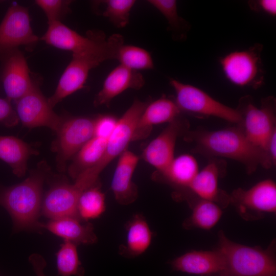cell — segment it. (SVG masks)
Listing matches in <instances>:
<instances>
[{
  "label": "cell",
  "mask_w": 276,
  "mask_h": 276,
  "mask_svg": "<svg viewBox=\"0 0 276 276\" xmlns=\"http://www.w3.org/2000/svg\"><path fill=\"white\" fill-rule=\"evenodd\" d=\"M170 84L175 91V101L181 112L198 117L214 116L232 123H242V115L237 109L222 104L198 87L172 78Z\"/></svg>",
  "instance_id": "8992f818"
},
{
  "label": "cell",
  "mask_w": 276,
  "mask_h": 276,
  "mask_svg": "<svg viewBox=\"0 0 276 276\" xmlns=\"http://www.w3.org/2000/svg\"><path fill=\"white\" fill-rule=\"evenodd\" d=\"M106 210L105 194L100 182L88 188L80 194L77 204L80 219L87 221L99 217Z\"/></svg>",
  "instance_id": "83f0119b"
},
{
  "label": "cell",
  "mask_w": 276,
  "mask_h": 276,
  "mask_svg": "<svg viewBox=\"0 0 276 276\" xmlns=\"http://www.w3.org/2000/svg\"><path fill=\"white\" fill-rule=\"evenodd\" d=\"M37 152L29 144L14 136H0V159L8 164L18 177L25 175L28 160Z\"/></svg>",
  "instance_id": "603a6c76"
},
{
  "label": "cell",
  "mask_w": 276,
  "mask_h": 276,
  "mask_svg": "<svg viewBox=\"0 0 276 276\" xmlns=\"http://www.w3.org/2000/svg\"><path fill=\"white\" fill-rule=\"evenodd\" d=\"M19 122L15 110L9 100L0 98V123L8 127L14 126Z\"/></svg>",
  "instance_id": "e575fe53"
},
{
  "label": "cell",
  "mask_w": 276,
  "mask_h": 276,
  "mask_svg": "<svg viewBox=\"0 0 276 276\" xmlns=\"http://www.w3.org/2000/svg\"><path fill=\"white\" fill-rule=\"evenodd\" d=\"M38 39L32 30L27 8L11 6L0 24V54H6L20 45L31 47Z\"/></svg>",
  "instance_id": "7c38bea8"
},
{
  "label": "cell",
  "mask_w": 276,
  "mask_h": 276,
  "mask_svg": "<svg viewBox=\"0 0 276 276\" xmlns=\"http://www.w3.org/2000/svg\"><path fill=\"white\" fill-rule=\"evenodd\" d=\"M117 60L120 64L137 71L151 70L154 67L150 53L139 47L123 44L119 50Z\"/></svg>",
  "instance_id": "4dcf8cb0"
},
{
  "label": "cell",
  "mask_w": 276,
  "mask_h": 276,
  "mask_svg": "<svg viewBox=\"0 0 276 276\" xmlns=\"http://www.w3.org/2000/svg\"><path fill=\"white\" fill-rule=\"evenodd\" d=\"M108 140L93 136L73 157L68 168L69 175L74 180L85 171L94 166L102 157Z\"/></svg>",
  "instance_id": "484cf974"
},
{
  "label": "cell",
  "mask_w": 276,
  "mask_h": 276,
  "mask_svg": "<svg viewBox=\"0 0 276 276\" xmlns=\"http://www.w3.org/2000/svg\"><path fill=\"white\" fill-rule=\"evenodd\" d=\"M48 175L49 169L42 163L21 182L0 188V205L10 215L15 231L41 229L38 219L41 215L43 186Z\"/></svg>",
  "instance_id": "7a4b0ae2"
},
{
  "label": "cell",
  "mask_w": 276,
  "mask_h": 276,
  "mask_svg": "<svg viewBox=\"0 0 276 276\" xmlns=\"http://www.w3.org/2000/svg\"><path fill=\"white\" fill-rule=\"evenodd\" d=\"M188 121L180 116L168 124L167 127L145 148L142 158L145 161L161 171L174 158L176 141L180 133L188 128Z\"/></svg>",
  "instance_id": "5bb4252c"
},
{
  "label": "cell",
  "mask_w": 276,
  "mask_h": 276,
  "mask_svg": "<svg viewBox=\"0 0 276 276\" xmlns=\"http://www.w3.org/2000/svg\"><path fill=\"white\" fill-rule=\"evenodd\" d=\"M139 157L126 150L120 156L113 175L111 189L115 199L120 204L128 205L138 197V189L132 178Z\"/></svg>",
  "instance_id": "e0dca14e"
},
{
  "label": "cell",
  "mask_w": 276,
  "mask_h": 276,
  "mask_svg": "<svg viewBox=\"0 0 276 276\" xmlns=\"http://www.w3.org/2000/svg\"><path fill=\"white\" fill-rule=\"evenodd\" d=\"M222 214L221 207L217 203L200 199L193 205L191 216L185 221V228H198L209 230L219 221Z\"/></svg>",
  "instance_id": "4316f807"
},
{
  "label": "cell",
  "mask_w": 276,
  "mask_h": 276,
  "mask_svg": "<svg viewBox=\"0 0 276 276\" xmlns=\"http://www.w3.org/2000/svg\"><path fill=\"white\" fill-rule=\"evenodd\" d=\"M126 241L120 249L126 257H137L150 246L152 233L145 218L140 214L134 215L126 225Z\"/></svg>",
  "instance_id": "d4e9b609"
},
{
  "label": "cell",
  "mask_w": 276,
  "mask_h": 276,
  "mask_svg": "<svg viewBox=\"0 0 276 276\" xmlns=\"http://www.w3.org/2000/svg\"><path fill=\"white\" fill-rule=\"evenodd\" d=\"M150 100H135L121 118L109 138L104 154L99 162L93 167L80 174L75 180L76 184L85 190L98 182L102 171L115 158L126 151L133 141L136 124Z\"/></svg>",
  "instance_id": "5b68a950"
},
{
  "label": "cell",
  "mask_w": 276,
  "mask_h": 276,
  "mask_svg": "<svg viewBox=\"0 0 276 276\" xmlns=\"http://www.w3.org/2000/svg\"><path fill=\"white\" fill-rule=\"evenodd\" d=\"M275 101L269 97L262 100L261 107H257L250 97L242 98L237 109L242 117L243 132L255 147L267 152L269 140L275 131Z\"/></svg>",
  "instance_id": "52a82bcc"
},
{
  "label": "cell",
  "mask_w": 276,
  "mask_h": 276,
  "mask_svg": "<svg viewBox=\"0 0 276 276\" xmlns=\"http://www.w3.org/2000/svg\"><path fill=\"white\" fill-rule=\"evenodd\" d=\"M248 5L253 11L262 12L272 16L276 15L275 0L250 1Z\"/></svg>",
  "instance_id": "d590c367"
},
{
  "label": "cell",
  "mask_w": 276,
  "mask_h": 276,
  "mask_svg": "<svg viewBox=\"0 0 276 276\" xmlns=\"http://www.w3.org/2000/svg\"><path fill=\"white\" fill-rule=\"evenodd\" d=\"M263 45L256 43L248 49L232 52L220 59L226 78L240 86L258 88L264 83L261 52Z\"/></svg>",
  "instance_id": "ba28073f"
},
{
  "label": "cell",
  "mask_w": 276,
  "mask_h": 276,
  "mask_svg": "<svg viewBox=\"0 0 276 276\" xmlns=\"http://www.w3.org/2000/svg\"><path fill=\"white\" fill-rule=\"evenodd\" d=\"M220 174L216 163L212 162L198 172L189 188L201 199L213 201L220 206H226L229 202V196L218 188Z\"/></svg>",
  "instance_id": "7402d4cb"
},
{
  "label": "cell",
  "mask_w": 276,
  "mask_h": 276,
  "mask_svg": "<svg viewBox=\"0 0 276 276\" xmlns=\"http://www.w3.org/2000/svg\"><path fill=\"white\" fill-rule=\"evenodd\" d=\"M196 160L191 155L184 154L174 157L154 178L176 187L188 188L198 172Z\"/></svg>",
  "instance_id": "cb8c5ba5"
},
{
  "label": "cell",
  "mask_w": 276,
  "mask_h": 276,
  "mask_svg": "<svg viewBox=\"0 0 276 276\" xmlns=\"http://www.w3.org/2000/svg\"><path fill=\"white\" fill-rule=\"evenodd\" d=\"M187 133L188 140L195 143L196 152L238 160L244 165L249 173L255 171L259 165L268 168L272 164L268 153L254 146L242 129L229 128Z\"/></svg>",
  "instance_id": "6da1fadb"
},
{
  "label": "cell",
  "mask_w": 276,
  "mask_h": 276,
  "mask_svg": "<svg viewBox=\"0 0 276 276\" xmlns=\"http://www.w3.org/2000/svg\"><path fill=\"white\" fill-rule=\"evenodd\" d=\"M105 8L102 15L118 28L125 27L129 22L130 13L134 0H105L100 1Z\"/></svg>",
  "instance_id": "1f68e13d"
},
{
  "label": "cell",
  "mask_w": 276,
  "mask_h": 276,
  "mask_svg": "<svg viewBox=\"0 0 276 276\" xmlns=\"http://www.w3.org/2000/svg\"><path fill=\"white\" fill-rule=\"evenodd\" d=\"M5 55L2 73L4 89L9 101H16L28 93L35 83L26 59L20 51L14 50Z\"/></svg>",
  "instance_id": "2e32d148"
},
{
  "label": "cell",
  "mask_w": 276,
  "mask_h": 276,
  "mask_svg": "<svg viewBox=\"0 0 276 276\" xmlns=\"http://www.w3.org/2000/svg\"><path fill=\"white\" fill-rule=\"evenodd\" d=\"M15 102L19 121L28 128L44 126L57 133L65 120L53 111L36 84Z\"/></svg>",
  "instance_id": "8fae6325"
},
{
  "label": "cell",
  "mask_w": 276,
  "mask_h": 276,
  "mask_svg": "<svg viewBox=\"0 0 276 276\" xmlns=\"http://www.w3.org/2000/svg\"><path fill=\"white\" fill-rule=\"evenodd\" d=\"M275 139H276V132L275 131L272 134L267 147V152L273 164L275 163Z\"/></svg>",
  "instance_id": "74e56055"
},
{
  "label": "cell",
  "mask_w": 276,
  "mask_h": 276,
  "mask_svg": "<svg viewBox=\"0 0 276 276\" xmlns=\"http://www.w3.org/2000/svg\"><path fill=\"white\" fill-rule=\"evenodd\" d=\"M118 119L110 115H101L95 118L94 136L108 140L114 130Z\"/></svg>",
  "instance_id": "836d02e7"
},
{
  "label": "cell",
  "mask_w": 276,
  "mask_h": 276,
  "mask_svg": "<svg viewBox=\"0 0 276 276\" xmlns=\"http://www.w3.org/2000/svg\"><path fill=\"white\" fill-rule=\"evenodd\" d=\"M180 113L175 100L167 97L150 102L136 124L133 141L147 138L153 125L169 123L180 116Z\"/></svg>",
  "instance_id": "d6986e66"
},
{
  "label": "cell",
  "mask_w": 276,
  "mask_h": 276,
  "mask_svg": "<svg viewBox=\"0 0 276 276\" xmlns=\"http://www.w3.org/2000/svg\"><path fill=\"white\" fill-rule=\"evenodd\" d=\"M36 276H45L44 269L47 262L44 258L38 254H33L29 258Z\"/></svg>",
  "instance_id": "8d00e7d4"
},
{
  "label": "cell",
  "mask_w": 276,
  "mask_h": 276,
  "mask_svg": "<svg viewBox=\"0 0 276 276\" xmlns=\"http://www.w3.org/2000/svg\"><path fill=\"white\" fill-rule=\"evenodd\" d=\"M81 194L74 183L63 180L54 182L43 196L41 215L50 219L63 217L80 219L77 204Z\"/></svg>",
  "instance_id": "9a60e30c"
},
{
  "label": "cell",
  "mask_w": 276,
  "mask_h": 276,
  "mask_svg": "<svg viewBox=\"0 0 276 276\" xmlns=\"http://www.w3.org/2000/svg\"><path fill=\"white\" fill-rule=\"evenodd\" d=\"M157 9L165 17L168 24V29L175 40H184L190 29V25L177 12V2L175 0H149L147 1Z\"/></svg>",
  "instance_id": "f1b7e54d"
},
{
  "label": "cell",
  "mask_w": 276,
  "mask_h": 276,
  "mask_svg": "<svg viewBox=\"0 0 276 276\" xmlns=\"http://www.w3.org/2000/svg\"><path fill=\"white\" fill-rule=\"evenodd\" d=\"M173 270L190 274L205 275L219 274L224 268L223 258L218 249L188 252L173 260Z\"/></svg>",
  "instance_id": "ffe728a7"
},
{
  "label": "cell",
  "mask_w": 276,
  "mask_h": 276,
  "mask_svg": "<svg viewBox=\"0 0 276 276\" xmlns=\"http://www.w3.org/2000/svg\"><path fill=\"white\" fill-rule=\"evenodd\" d=\"M238 212L246 220L258 219L276 211V186L271 180L262 181L248 190L239 188L229 196Z\"/></svg>",
  "instance_id": "30bf717a"
},
{
  "label": "cell",
  "mask_w": 276,
  "mask_h": 276,
  "mask_svg": "<svg viewBox=\"0 0 276 276\" xmlns=\"http://www.w3.org/2000/svg\"><path fill=\"white\" fill-rule=\"evenodd\" d=\"M49 24L41 39L56 48L72 52L73 55H106L117 59L124 44L122 35L114 34L108 38L100 31H89L86 36L80 35L61 21Z\"/></svg>",
  "instance_id": "3957f363"
},
{
  "label": "cell",
  "mask_w": 276,
  "mask_h": 276,
  "mask_svg": "<svg viewBox=\"0 0 276 276\" xmlns=\"http://www.w3.org/2000/svg\"><path fill=\"white\" fill-rule=\"evenodd\" d=\"M72 1L64 0H36L35 3L43 11L48 24L61 21V19L71 11Z\"/></svg>",
  "instance_id": "d6a6232c"
},
{
  "label": "cell",
  "mask_w": 276,
  "mask_h": 276,
  "mask_svg": "<svg viewBox=\"0 0 276 276\" xmlns=\"http://www.w3.org/2000/svg\"><path fill=\"white\" fill-rule=\"evenodd\" d=\"M95 122V118L85 117L65 119L52 146L60 170H64L66 162L94 136Z\"/></svg>",
  "instance_id": "9c48e42d"
},
{
  "label": "cell",
  "mask_w": 276,
  "mask_h": 276,
  "mask_svg": "<svg viewBox=\"0 0 276 276\" xmlns=\"http://www.w3.org/2000/svg\"><path fill=\"white\" fill-rule=\"evenodd\" d=\"M107 60L110 58L105 55H73L54 94L48 99L50 106L53 108L65 97L84 88L89 71Z\"/></svg>",
  "instance_id": "4fadbf2b"
},
{
  "label": "cell",
  "mask_w": 276,
  "mask_h": 276,
  "mask_svg": "<svg viewBox=\"0 0 276 276\" xmlns=\"http://www.w3.org/2000/svg\"><path fill=\"white\" fill-rule=\"evenodd\" d=\"M219 241L217 249L224 262L220 276H275V261L269 249L236 243L222 232Z\"/></svg>",
  "instance_id": "277c9868"
},
{
  "label": "cell",
  "mask_w": 276,
  "mask_h": 276,
  "mask_svg": "<svg viewBox=\"0 0 276 276\" xmlns=\"http://www.w3.org/2000/svg\"><path fill=\"white\" fill-rule=\"evenodd\" d=\"M145 83L141 73L120 64L106 78L102 89L95 97L94 104L95 106H109L112 100L118 95L128 89H141Z\"/></svg>",
  "instance_id": "ac0fdd59"
},
{
  "label": "cell",
  "mask_w": 276,
  "mask_h": 276,
  "mask_svg": "<svg viewBox=\"0 0 276 276\" xmlns=\"http://www.w3.org/2000/svg\"><path fill=\"white\" fill-rule=\"evenodd\" d=\"M77 244L64 241L57 251V268L60 276H83L84 269L79 259Z\"/></svg>",
  "instance_id": "f546056e"
},
{
  "label": "cell",
  "mask_w": 276,
  "mask_h": 276,
  "mask_svg": "<svg viewBox=\"0 0 276 276\" xmlns=\"http://www.w3.org/2000/svg\"><path fill=\"white\" fill-rule=\"evenodd\" d=\"M81 220L74 217H63L50 219L46 223H40L41 229H46L61 237L64 241L77 245L93 244L97 240L93 225L89 222L81 223Z\"/></svg>",
  "instance_id": "44dd1931"
}]
</instances>
